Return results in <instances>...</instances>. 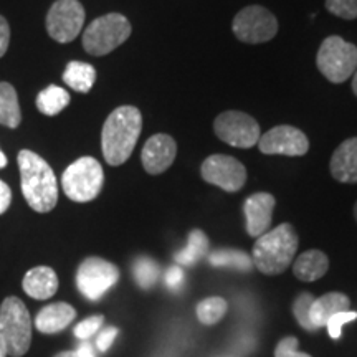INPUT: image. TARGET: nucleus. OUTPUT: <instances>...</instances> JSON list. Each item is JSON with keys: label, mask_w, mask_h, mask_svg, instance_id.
Wrapping results in <instances>:
<instances>
[{"label": "nucleus", "mask_w": 357, "mask_h": 357, "mask_svg": "<svg viewBox=\"0 0 357 357\" xmlns=\"http://www.w3.org/2000/svg\"><path fill=\"white\" fill-rule=\"evenodd\" d=\"M141 129V111L134 106H119L108 116L101 132V149L109 166H121L131 158Z\"/></svg>", "instance_id": "1"}, {"label": "nucleus", "mask_w": 357, "mask_h": 357, "mask_svg": "<svg viewBox=\"0 0 357 357\" xmlns=\"http://www.w3.org/2000/svg\"><path fill=\"white\" fill-rule=\"evenodd\" d=\"M20 185L26 204L38 213H47L58 202L56 177L50 164L33 151L24 149L19 153Z\"/></svg>", "instance_id": "2"}, {"label": "nucleus", "mask_w": 357, "mask_h": 357, "mask_svg": "<svg viewBox=\"0 0 357 357\" xmlns=\"http://www.w3.org/2000/svg\"><path fill=\"white\" fill-rule=\"evenodd\" d=\"M298 250V235L291 223H281L258 236L253 245V265L263 275L275 276L287 271Z\"/></svg>", "instance_id": "3"}, {"label": "nucleus", "mask_w": 357, "mask_h": 357, "mask_svg": "<svg viewBox=\"0 0 357 357\" xmlns=\"http://www.w3.org/2000/svg\"><path fill=\"white\" fill-rule=\"evenodd\" d=\"M0 336L6 342L8 356H25L32 344V318L25 303L8 296L0 305Z\"/></svg>", "instance_id": "4"}, {"label": "nucleus", "mask_w": 357, "mask_h": 357, "mask_svg": "<svg viewBox=\"0 0 357 357\" xmlns=\"http://www.w3.org/2000/svg\"><path fill=\"white\" fill-rule=\"evenodd\" d=\"M131 35V24L121 13H106L93 20L83 33L84 52L93 56H105Z\"/></svg>", "instance_id": "5"}, {"label": "nucleus", "mask_w": 357, "mask_h": 357, "mask_svg": "<svg viewBox=\"0 0 357 357\" xmlns=\"http://www.w3.org/2000/svg\"><path fill=\"white\" fill-rule=\"evenodd\" d=\"M105 172L101 164L95 158H79L61 176V187L66 197L73 202H91L95 200L102 189Z\"/></svg>", "instance_id": "6"}, {"label": "nucleus", "mask_w": 357, "mask_h": 357, "mask_svg": "<svg viewBox=\"0 0 357 357\" xmlns=\"http://www.w3.org/2000/svg\"><path fill=\"white\" fill-rule=\"evenodd\" d=\"M316 65L328 82L344 83L357 68V47L337 35H331L321 43Z\"/></svg>", "instance_id": "7"}, {"label": "nucleus", "mask_w": 357, "mask_h": 357, "mask_svg": "<svg viewBox=\"0 0 357 357\" xmlns=\"http://www.w3.org/2000/svg\"><path fill=\"white\" fill-rule=\"evenodd\" d=\"M119 281V270L105 258L89 257L77 271V287L89 301H100Z\"/></svg>", "instance_id": "8"}, {"label": "nucleus", "mask_w": 357, "mask_h": 357, "mask_svg": "<svg viewBox=\"0 0 357 357\" xmlns=\"http://www.w3.org/2000/svg\"><path fill=\"white\" fill-rule=\"evenodd\" d=\"M231 29L240 42L265 43L275 38L278 32V20L268 8L250 6L236 13Z\"/></svg>", "instance_id": "9"}, {"label": "nucleus", "mask_w": 357, "mask_h": 357, "mask_svg": "<svg viewBox=\"0 0 357 357\" xmlns=\"http://www.w3.org/2000/svg\"><path fill=\"white\" fill-rule=\"evenodd\" d=\"M213 131L229 146L250 149L260 141V126L255 118L242 111H225L218 114L213 123Z\"/></svg>", "instance_id": "10"}, {"label": "nucleus", "mask_w": 357, "mask_h": 357, "mask_svg": "<svg viewBox=\"0 0 357 357\" xmlns=\"http://www.w3.org/2000/svg\"><path fill=\"white\" fill-rule=\"evenodd\" d=\"M84 24V8L78 0H56L47 13V32L58 43H70Z\"/></svg>", "instance_id": "11"}, {"label": "nucleus", "mask_w": 357, "mask_h": 357, "mask_svg": "<svg viewBox=\"0 0 357 357\" xmlns=\"http://www.w3.org/2000/svg\"><path fill=\"white\" fill-rule=\"evenodd\" d=\"M200 174L205 182L220 187L230 194L242 190L247 182V169L243 164L225 154L208 155L200 167Z\"/></svg>", "instance_id": "12"}, {"label": "nucleus", "mask_w": 357, "mask_h": 357, "mask_svg": "<svg viewBox=\"0 0 357 357\" xmlns=\"http://www.w3.org/2000/svg\"><path fill=\"white\" fill-rule=\"evenodd\" d=\"M258 149L266 155H289L298 158L310 151V141L301 129L294 126H275L260 136Z\"/></svg>", "instance_id": "13"}, {"label": "nucleus", "mask_w": 357, "mask_h": 357, "mask_svg": "<svg viewBox=\"0 0 357 357\" xmlns=\"http://www.w3.org/2000/svg\"><path fill=\"white\" fill-rule=\"evenodd\" d=\"M177 155V144L169 134H154L153 137L146 141L142 147L141 160L142 167L146 169L147 174H158L166 172L172 162L176 160Z\"/></svg>", "instance_id": "14"}, {"label": "nucleus", "mask_w": 357, "mask_h": 357, "mask_svg": "<svg viewBox=\"0 0 357 357\" xmlns=\"http://www.w3.org/2000/svg\"><path fill=\"white\" fill-rule=\"evenodd\" d=\"M275 205L276 199L268 192H257L245 200V229L250 236L258 238L266 234L271 225V218H273Z\"/></svg>", "instance_id": "15"}, {"label": "nucleus", "mask_w": 357, "mask_h": 357, "mask_svg": "<svg viewBox=\"0 0 357 357\" xmlns=\"http://www.w3.org/2000/svg\"><path fill=\"white\" fill-rule=\"evenodd\" d=\"M329 171L337 182L357 184V137H349L339 144L331 158Z\"/></svg>", "instance_id": "16"}, {"label": "nucleus", "mask_w": 357, "mask_h": 357, "mask_svg": "<svg viewBox=\"0 0 357 357\" xmlns=\"http://www.w3.org/2000/svg\"><path fill=\"white\" fill-rule=\"evenodd\" d=\"M77 318V310L68 303L58 301L47 305L35 316V328L43 334H56L68 328L71 321Z\"/></svg>", "instance_id": "17"}, {"label": "nucleus", "mask_w": 357, "mask_h": 357, "mask_svg": "<svg viewBox=\"0 0 357 357\" xmlns=\"http://www.w3.org/2000/svg\"><path fill=\"white\" fill-rule=\"evenodd\" d=\"M22 287L33 300H50L58 291V276L50 266H35L25 273Z\"/></svg>", "instance_id": "18"}, {"label": "nucleus", "mask_w": 357, "mask_h": 357, "mask_svg": "<svg viewBox=\"0 0 357 357\" xmlns=\"http://www.w3.org/2000/svg\"><path fill=\"white\" fill-rule=\"evenodd\" d=\"M349 310L351 300L347 294L339 291L326 293L321 298H314V301H312L310 310V321L316 331V329L319 328H326V323H328L329 318H333L334 314Z\"/></svg>", "instance_id": "19"}, {"label": "nucleus", "mask_w": 357, "mask_h": 357, "mask_svg": "<svg viewBox=\"0 0 357 357\" xmlns=\"http://www.w3.org/2000/svg\"><path fill=\"white\" fill-rule=\"evenodd\" d=\"M329 270V258L321 250H307V252L301 253L293 263V273L298 280L306 281H316L328 273Z\"/></svg>", "instance_id": "20"}, {"label": "nucleus", "mask_w": 357, "mask_h": 357, "mask_svg": "<svg viewBox=\"0 0 357 357\" xmlns=\"http://www.w3.org/2000/svg\"><path fill=\"white\" fill-rule=\"evenodd\" d=\"M22 123V111L15 88L10 83H0V124L7 128H19Z\"/></svg>", "instance_id": "21"}, {"label": "nucleus", "mask_w": 357, "mask_h": 357, "mask_svg": "<svg viewBox=\"0 0 357 357\" xmlns=\"http://www.w3.org/2000/svg\"><path fill=\"white\" fill-rule=\"evenodd\" d=\"M63 82L78 93H88L96 82L95 66L83 61H70L63 73Z\"/></svg>", "instance_id": "22"}, {"label": "nucleus", "mask_w": 357, "mask_h": 357, "mask_svg": "<svg viewBox=\"0 0 357 357\" xmlns=\"http://www.w3.org/2000/svg\"><path fill=\"white\" fill-rule=\"evenodd\" d=\"M70 105V93L65 88L50 84L38 93L37 108L45 116H56Z\"/></svg>", "instance_id": "23"}, {"label": "nucleus", "mask_w": 357, "mask_h": 357, "mask_svg": "<svg viewBox=\"0 0 357 357\" xmlns=\"http://www.w3.org/2000/svg\"><path fill=\"white\" fill-rule=\"evenodd\" d=\"M208 252V238L202 230L195 229L189 234L187 247L176 253V263L178 266H192L195 265L200 258H204Z\"/></svg>", "instance_id": "24"}, {"label": "nucleus", "mask_w": 357, "mask_h": 357, "mask_svg": "<svg viewBox=\"0 0 357 357\" xmlns=\"http://www.w3.org/2000/svg\"><path fill=\"white\" fill-rule=\"evenodd\" d=\"M229 310V303L220 296L205 298L197 305V319L204 326H213L220 323L223 316L227 314Z\"/></svg>", "instance_id": "25"}, {"label": "nucleus", "mask_w": 357, "mask_h": 357, "mask_svg": "<svg viewBox=\"0 0 357 357\" xmlns=\"http://www.w3.org/2000/svg\"><path fill=\"white\" fill-rule=\"evenodd\" d=\"M212 266H230L236 270L248 271L253 268V260L240 250H217L208 257Z\"/></svg>", "instance_id": "26"}, {"label": "nucleus", "mask_w": 357, "mask_h": 357, "mask_svg": "<svg viewBox=\"0 0 357 357\" xmlns=\"http://www.w3.org/2000/svg\"><path fill=\"white\" fill-rule=\"evenodd\" d=\"M132 271H134V280H136V283L139 284L142 289L153 288L160 275L158 263H155L153 258H147V257L137 258V260L134 261Z\"/></svg>", "instance_id": "27"}, {"label": "nucleus", "mask_w": 357, "mask_h": 357, "mask_svg": "<svg viewBox=\"0 0 357 357\" xmlns=\"http://www.w3.org/2000/svg\"><path fill=\"white\" fill-rule=\"evenodd\" d=\"M312 301H314V296H312V294L301 293L293 303L294 318H296V321L300 323L301 328L307 329V331H314V328H312V324L310 321V310H311Z\"/></svg>", "instance_id": "28"}, {"label": "nucleus", "mask_w": 357, "mask_h": 357, "mask_svg": "<svg viewBox=\"0 0 357 357\" xmlns=\"http://www.w3.org/2000/svg\"><path fill=\"white\" fill-rule=\"evenodd\" d=\"M326 8L339 19H357V0H326Z\"/></svg>", "instance_id": "29"}, {"label": "nucleus", "mask_w": 357, "mask_h": 357, "mask_svg": "<svg viewBox=\"0 0 357 357\" xmlns=\"http://www.w3.org/2000/svg\"><path fill=\"white\" fill-rule=\"evenodd\" d=\"M102 323H105V316L102 314L89 316V318L77 324V328H75V336L82 339V341H88V339H91L95 334H98Z\"/></svg>", "instance_id": "30"}, {"label": "nucleus", "mask_w": 357, "mask_h": 357, "mask_svg": "<svg viewBox=\"0 0 357 357\" xmlns=\"http://www.w3.org/2000/svg\"><path fill=\"white\" fill-rule=\"evenodd\" d=\"M357 319V312L356 311H342V312H337V314H334L333 318H329L328 323H326V329H328L329 333V337L336 339L341 337L342 334V326L351 323V321Z\"/></svg>", "instance_id": "31"}, {"label": "nucleus", "mask_w": 357, "mask_h": 357, "mask_svg": "<svg viewBox=\"0 0 357 357\" xmlns=\"http://www.w3.org/2000/svg\"><path fill=\"white\" fill-rule=\"evenodd\" d=\"M275 357H311L298 351V339L294 336L283 337L275 349Z\"/></svg>", "instance_id": "32"}, {"label": "nucleus", "mask_w": 357, "mask_h": 357, "mask_svg": "<svg viewBox=\"0 0 357 357\" xmlns=\"http://www.w3.org/2000/svg\"><path fill=\"white\" fill-rule=\"evenodd\" d=\"M118 328H113V326H109V328H105L101 329V331H98V336H96V342L95 346L98 347V351L100 352H106L109 349L111 346H113L116 336H118Z\"/></svg>", "instance_id": "33"}, {"label": "nucleus", "mask_w": 357, "mask_h": 357, "mask_svg": "<svg viewBox=\"0 0 357 357\" xmlns=\"http://www.w3.org/2000/svg\"><path fill=\"white\" fill-rule=\"evenodd\" d=\"M164 281H166V287L171 289V291H177V289H181L182 284H184V271H182V268L178 265H174L166 271Z\"/></svg>", "instance_id": "34"}, {"label": "nucleus", "mask_w": 357, "mask_h": 357, "mask_svg": "<svg viewBox=\"0 0 357 357\" xmlns=\"http://www.w3.org/2000/svg\"><path fill=\"white\" fill-rule=\"evenodd\" d=\"M8 43H10V26H8V22L0 15V58L7 53Z\"/></svg>", "instance_id": "35"}, {"label": "nucleus", "mask_w": 357, "mask_h": 357, "mask_svg": "<svg viewBox=\"0 0 357 357\" xmlns=\"http://www.w3.org/2000/svg\"><path fill=\"white\" fill-rule=\"evenodd\" d=\"M10 202H12L10 187H8L3 181H0V215H2L3 212H7V208L10 207Z\"/></svg>", "instance_id": "36"}, {"label": "nucleus", "mask_w": 357, "mask_h": 357, "mask_svg": "<svg viewBox=\"0 0 357 357\" xmlns=\"http://www.w3.org/2000/svg\"><path fill=\"white\" fill-rule=\"evenodd\" d=\"M75 351H77V354L79 357H96L95 346H93L91 342H88V341H83L82 344H79Z\"/></svg>", "instance_id": "37"}, {"label": "nucleus", "mask_w": 357, "mask_h": 357, "mask_svg": "<svg viewBox=\"0 0 357 357\" xmlns=\"http://www.w3.org/2000/svg\"><path fill=\"white\" fill-rule=\"evenodd\" d=\"M55 357H79L77 354V351H63V352H58Z\"/></svg>", "instance_id": "38"}, {"label": "nucleus", "mask_w": 357, "mask_h": 357, "mask_svg": "<svg viewBox=\"0 0 357 357\" xmlns=\"http://www.w3.org/2000/svg\"><path fill=\"white\" fill-rule=\"evenodd\" d=\"M7 356H8L7 346H6V342H3L2 336H0V357H7Z\"/></svg>", "instance_id": "39"}, {"label": "nucleus", "mask_w": 357, "mask_h": 357, "mask_svg": "<svg viewBox=\"0 0 357 357\" xmlns=\"http://www.w3.org/2000/svg\"><path fill=\"white\" fill-rule=\"evenodd\" d=\"M352 91H354V95L357 96V68L354 71V75H352Z\"/></svg>", "instance_id": "40"}, {"label": "nucleus", "mask_w": 357, "mask_h": 357, "mask_svg": "<svg viewBox=\"0 0 357 357\" xmlns=\"http://www.w3.org/2000/svg\"><path fill=\"white\" fill-rule=\"evenodd\" d=\"M3 167H7V158H6V154L0 151V169H3Z\"/></svg>", "instance_id": "41"}, {"label": "nucleus", "mask_w": 357, "mask_h": 357, "mask_svg": "<svg viewBox=\"0 0 357 357\" xmlns=\"http://www.w3.org/2000/svg\"><path fill=\"white\" fill-rule=\"evenodd\" d=\"M354 217H356V222H357V202L354 205Z\"/></svg>", "instance_id": "42"}]
</instances>
